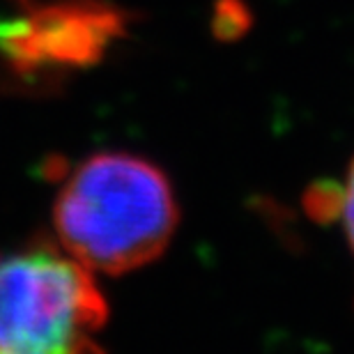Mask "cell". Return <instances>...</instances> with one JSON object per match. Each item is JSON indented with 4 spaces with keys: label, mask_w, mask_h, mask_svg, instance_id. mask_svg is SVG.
<instances>
[{
    "label": "cell",
    "mask_w": 354,
    "mask_h": 354,
    "mask_svg": "<svg viewBox=\"0 0 354 354\" xmlns=\"http://www.w3.org/2000/svg\"><path fill=\"white\" fill-rule=\"evenodd\" d=\"M24 14L0 21V72L44 86L97 65L124 35L127 17L106 0H26Z\"/></svg>",
    "instance_id": "cell-3"
},
{
    "label": "cell",
    "mask_w": 354,
    "mask_h": 354,
    "mask_svg": "<svg viewBox=\"0 0 354 354\" xmlns=\"http://www.w3.org/2000/svg\"><path fill=\"white\" fill-rule=\"evenodd\" d=\"M177 201L159 166L131 152H97L65 175L53 203L60 249L92 274H127L168 249Z\"/></svg>",
    "instance_id": "cell-1"
},
{
    "label": "cell",
    "mask_w": 354,
    "mask_h": 354,
    "mask_svg": "<svg viewBox=\"0 0 354 354\" xmlns=\"http://www.w3.org/2000/svg\"><path fill=\"white\" fill-rule=\"evenodd\" d=\"M106 317L95 276L62 249L0 253V354H104Z\"/></svg>",
    "instance_id": "cell-2"
},
{
    "label": "cell",
    "mask_w": 354,
    "mask_h": 354,
    "mask_svg": "<svg viewBox=\"0 0 354 354\" xmlns=\"http://www.w3.org/2000/svg\"><path fill=\"white\" fill-rule=\"evenodd\" d=\"M21 3H26V0H21Z\"/></svg>",
    "instance_id": "cell-5"
},
{
    "label": "cell",
    "mask_w": 354,
    "mask_h": 354,
    "mask_svg": "<svg viewBox=\"0 0 354 354\" xmlns=\"http://www.w3.org/2000/svg\"><path fill=\"white\" fill-rule=\"evenodd\" d=\"M310 207L320 218H338L354 253V159L341 184H320L310 198Z\"/></svg>",
    "instance_id": "cell-4"
}]
</instances>
